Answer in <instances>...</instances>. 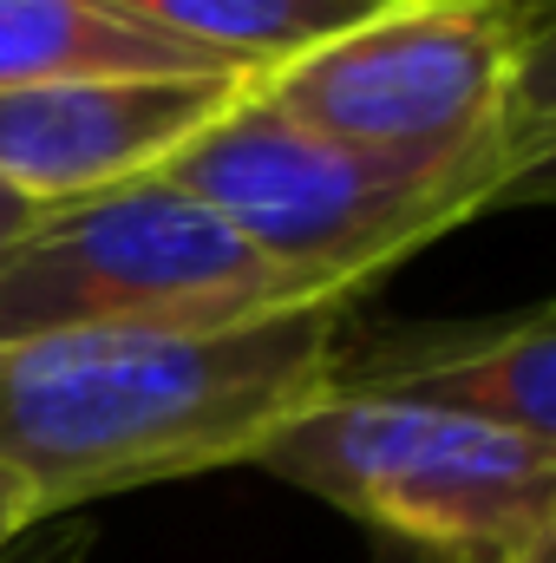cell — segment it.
Returning <instances> with one entry per match:
<instances>
[{"label": "cell", "instance_id": "cell-1", "mask_svg": "<svg viewBox=\"0 0 556 563\" xmlns=\"http://www.w3.org/2000/svg\"><path fill=\"white\" fill-rule=\"evenodd\" d=\"M347 308L314 301L216 328H92L0 341V505L33 531L59 511L256 465L327 400Z\"/></svg>", "mask_w": 556, "mask_h": 563}, {"label": "cell", "instance_id": "cell-2", "mask_svg": "<svg viewBox=\"0 0 556 563\" xmlns=\"http://www.w3.org/2000/svg\"><path fill=\"white\" fill-rule=\"evenodd\" d=\"M164 177L327 301H354L458 223L551 190V170L511 157H387L327 144L276 119L256 92H243Z\"/></svg>", "mask_w": 556, "mask_h": 563}, {"label": "cell", "instance_id": "cell-3", "mask_svg": "<svg viewBox=\"0 0 556 563\" xmlns=\"http://www.w3.org/2000/svg\"><path fill=\"white\" fill-rule=\"evenodd\" d=\"M276 119L387 157H511L551 170V7L400 0L249 86Z\"/></svg>", "mask_w": 556, "mask_h": 563}, {"label": "cell", "instance_id": "cell-4", "mask_svg": "<svg viewBox=\"0 0 556 563\" xmlns=\"http://www.w3.org/2000/svg\"><path fill=\"white\" fill-rule=\"evenodd\" d=\"M256 465L419 563H518L556 544V445L504 426L327 394Z\"/></svg>", "mask_w": 556, "mask_h": 563}, {"label": "cell", "instance_id": "cell-5", "mask_svg": "<svg viewBox=\"0 0 556 563\" xmlns=\"http://www.w3.org/2000/svg\"><path fill=\"white\" fill-rule=\"evenodd\" d=\"M314 301L327 295L281 276L170 177L66 203L13 250H0V341L92 328H216Z\"/></svg>", "mask_w": 556, "mask_h": 563}, {"label": "cell", "instance_id": "cell-6", "mask_svg": "<svg viewBox=\"0 0 556 563\" xmlns=\"http://www.w3.org/2000/svg\"><path fill=\"white\" fill-rule=\"evenodd\" d=\"M256 79L164 73V79H53L0 92V184L33 203H86L164 177Z\"/></svg>", "mask_w": 556, "mask_h": 563}, {"label": "cell", "instance_id": "cell-7", "mask_svg": "<svg viewBox=\"0 0 556 563\" xmlns=\"http://www.w3.org/2000/svg\"><path fill=\"white\" fill-rule=\"evenodd\" d=\"M327 394L425 407L556 445V308L531 301L518 314L374 328L360 341L341 328Z\"/></svg>", "mask_w": 556, "mask_h": 563}, {"label": "cell", "instance_id": "cell-8", "mask_svg": "<svg viewBox=\"0 0 556 563\" xmlns=\"http://www.w3.org/2000/svg\"><path fill=\"white\" fill-rule=\"evenodd\" d=\"M230 73L105 0H0V92L53 79H164ZM249 79V73H243Z\"/></svg>", "mask_w": 556, "mask_h": 563}, {"label": "cell", "instance_id": "cell-9", "mask_svg": "<svg viewBox=\"0 0 556 563\" xmlns=\"http://www.w3.org/2000/svg\"><path fill=\"white\" fill-rule=\"evenodd\" d=\"M400 0H119V13H132L144 26H157L164 40L230 66V73H281L334 40H347L354 26L380 20Z\"/></svg>", "mask_w": 556, "mask_h": 563}, {"label": "cell", "instance_id": "cell-10", "mask_svg": "<svg viewBox=\"0 0 556 563\" xmlns=\"http://www.w3.org/2000/svg\"><path fill=\"white\" fill-rule=\"evenodd\" d=\"M53 217V203H33V197H20V190H7L0 184V250H13L26 230H40Z\"/></svg>", "mask_w": 556, "mask_h": 563}, {"label": "cell", "instance_id": "cell-11", "mask_svg": "<svg viewBox=\"0 0 556 563\" xmlns=\"http://www.w3.org/2000/svg\"><path fill=\"white\" fill-rule=\"evenodd\" d=\"M79 558H86V538H46V525H40V531H26L0 563H79Z\"/></svg>", "mask_w": 556, "mask_h": 563}, {"label": "cell", "instance_id": "cell-12", "mask_svg": "<svg viewBox=\"0 0 556 563\" xmlns=\"http://www.w3.org/2000/svg\"><path fill=\"white\" fill-rule=\"evenodd\" d=\"M33 531H40V525H33ZM20 538H26V525H20V518H13V511L0 505V558H7V551H13Z\"/></svg>", "mask_w": 556, "mask_h": 563}, {"label": "cell", "instance_id": "cell-13", "mask_svg": "<svg viewBox=\"0 0 556 563\" xmlns=\"http://www.w3.org/2000/svg\"><path fill=\"white\" fill-rule=\"evenodd\" d=\"M518 563H556V544H544V551H531V558H518Z\"/></svg>", "mask_w": 556, "mask_h": 563}, {"label": "cell", "instance_id": "cell-14", "mask_svg": "<svg viewBox=\"0 0 556 563\" xmlns=\"http://www.w3.org/2000/svg\"><path fill=\"white\" fill-rule=\"evenodd\" d=\"M105 7H119V0H105Z\"/></svg>", "mask_w": 556, "mask_h": 563}]
</instances>
